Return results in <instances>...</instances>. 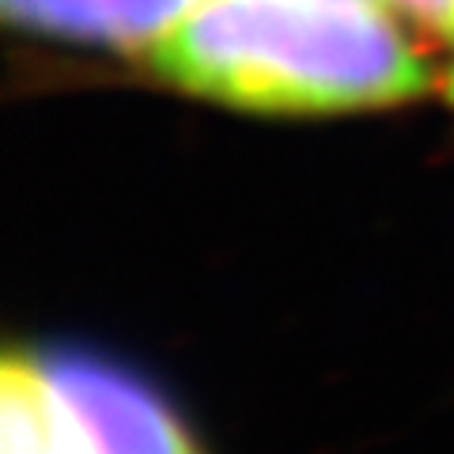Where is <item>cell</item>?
<instances>
[{
	"instance_id": "6da1fadb",
	"label": "cell",
	"mask_w": 454,
	"mask_h": 454,
	"mask_svg": "<svg viewBox=\"0 0 454 454\" xmlns=\"http://www.w3.org/2000/svg\"><path fill=\"white\" fill-rule=\"evenodd\" d=\"M152 73L254 114H345L428 91L420 50L372 0H201L148 50Z\"/></svg>"
},
{
	"instance_id": "7a4b0ae2",
	"label": "cell",
	"mask_w": 454,
	"mask_h": 454,
	"mask_svg": "<svg viewBox=\"0 0 454 454\" xmlns=\"http://www.w3.org/2000/svg\"><path fill=\"white\" fill-rule=\"evenodd\" d=\"M38 356L98 454H208L175 394L145 367L95 345H38Z\"/></svg>"
},
{
	"instance_id": "3957f363",
	"label": "cell",
	"mask_w": 454,
	"mask_h": 454,
	"mask_svg": "<svg viewBox=\"0 0 454 454\" xmlns=\"http://www.w3.org/2000/svg\"><path fill=\"white\" fill-rule=\"evenodd\" d=\"M201 0H0L12 27L80 46L152 50Z\"/></svg>"
},
{
	"instance_id": "277c9868",
	"label": "cell",
	"mask_w": 454,
	"mask_h": 454,
	"mask_svg": "<svg viewBox=\"0 0 454 454\" xmlns=\"http://www.w3.org/2000/svg\"><path fill=\"white\" fill-rule=\"evenodd\" d=\"M0 454H98L38 345H12L0 367Z\"/></svg>"
},
{
	"instance_id": "5b68a950",
	"label": "cell",
	"mask_w": 454,
	"mask_h": 454,
	"mask_svg": "<svg viewBox=\"0 0 454 454\" xmlns=\"http://www.w3.org/2000/svg\"><path fill=\"white\" fill-rule=\"evenodd\" d=\"M405 16H413L420 27H432L439 35L454 31V0H394Z\"/></svg>"
},
{
	"instance_id": "8992f818",
	"label": "cell",
	"mask_w": 454,
	"mask_h": 454,
	"mask_svg": "<svg viewBox=\"0 0 454 454\" xmlns=\"http://www.w3.org/2000/svg\"><path fill=\"white\" fill-rule=\"evenodd\" d=\"M450 38H454V31H450ZM450 98H454V73H450Z\"/></svg>"
}]
</instances>
